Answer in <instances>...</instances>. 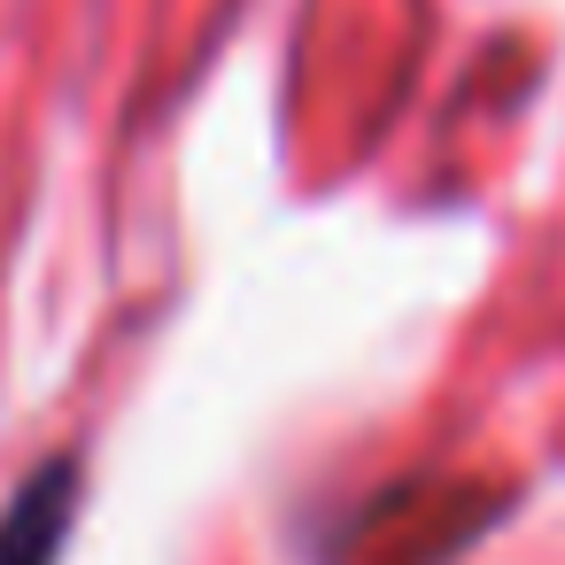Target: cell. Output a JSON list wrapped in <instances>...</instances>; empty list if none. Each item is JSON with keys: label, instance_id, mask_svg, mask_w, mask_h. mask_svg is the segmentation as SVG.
I'll return each mask as SVG.
<instances>
[{"label": "cell", "instance_id": "cell-1", "mask_svg": "<svg viewBox=\"0 0 565 565\" xmlns=\"http://www.w3.org/2000/svg\"><path fill=\"white\" fill-rule=\"evenodd\" d=\"M63 503H71V472H47L0 526V565H47L63 542Z\"/></svg>", "mask_w": 565, "mask_h": 565}]
</instances>
